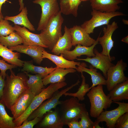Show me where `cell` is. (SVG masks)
I'll list each match as a JSON object with an SVG mask.
<instances>
[{
    "mask_svg": "<svg viewBox=\"0 0 128 128\" xmlns=\"http://www.w3.org/2000/svg\"><path fill=\"white\" fill-rule=\"evenodd\" d=\"M10 75L6 74L3 95L0 101L8 109L11 106L19 97L28 88L26 76L22 74L16 75L12 70Z\"/></svg>",
    "mask_w": 128,
    "mask_h": 128,
    "instance_id": "6da1fadb",
    "label": "cell"
},
{
    "mask_svg": "<svg viewBox=\"0 0 128 128\" xmlns=\"http://www.w3.org/2000/svg\"><path fill=\"white\" fill-rule=\"evenodd\" d=\"M67 85L64 81L50 84L44 88L39 94L35 96L27 109L18 117L14 119L15 128L20 126L23 122L26 120L29 115L38 108L46 100L50 97L54 93Z\"/></svg>",
    "mask_w": 128,
    "mask_h": 128,
    "instance_id": "7a4b0ae2",
    "label": "cell"
},
{
    "mask_svg": "<svg viewBox=\"0 0 128 128\" xmlns=\"http://www.w3.org/2000/svg\"><path fill=\"white\" fill-rule=\"evenodd\" d=\"M60 11L41 30L40 35L42 41L47 47L51 50L62 36L61 28L64 19Z\"/></svg>",
    "mask_w": 128,
    "mask_h": 128,
    "instance_id": "3957f363",
    "label": "cell"
},
{
    "mask_svg": "<svg viewBox=\"0 0 128 128\" xmlns=\"http://www.w3.org/2000/svg\"><path fill=\"white\" fill-rule=\"evenodd\" d=\"M87 94L90 103V115L96 118L110 107L113 101L104 92L103 85H99L91 88Z\"/></svg>",
    "mask_w": 128,
    "mask_h": 128,
    "instance_id": "277c9868",
    "label": "cell"
},
{
    "mask_svg": "<svg viewBox=\"0 0 128 128\" xmlns=\"http://www.w3.org/2000/svg\"><path fill=\"white\" fill-rule=\"evenodd\" d=\"M76 98L73 97L60 101L58 109L60 116L64 125L80 119L82 112L86 109L85 104L81 103Z\"/></svg>",
    "mask_w": 128,
    "mask_h": 128,
    "instance_id": "5b68a950",
    "label": "cell"
},
{
    "mask_svg": "<svg viewBox=\"0 0 128 128\" xmlns=\"http://www.w3.org/2000/svg\"><path fill=\"white\" fill-rule=\"evenodd\" d=\"M92 9L91 12L92 16L91 18L84 22L81 26L89 34L93 33L96 28L109 24L110 20L112 18L126 15L123 13L117 11L106 12Z\"/></svg>",
    "mask_w": 128,
    "mask_h": 128,
    "instance_id": "8992f818",
    "label": "cell"
},
{
    "mask_svg": "<svg viewBox=\"0 0 128 128\" xmlns=\"http://www.w3.org/2000/svg\"><path fill=\"white\" fill-rule=\"evenodd\" d=\"M80 82L78 80L76 83L60 91L58 90L56 91L50 97L44 101L32 113L26 120L28 121L31 120L37 117L42 118L45 114L56 108L58 105L60 103V101L59 100V99L65 93L78 85Z\"/></svg>",
    "mask_w": 128,
    "mask_h": 128,
    "instance_id": "52a82bcc",
    "label": "cell"
},
{
    "mask_svg": "<svg viewBox=\"0 0 128 128\" xmlns=\"http://www.w3.org/2000/svg\"><path fill=\"white\" fill-rule=\"evenodd\" d=\"M33 2L41 7V13L37 29L38 31H41L59 13V6L57 0H34Z\"/></svg>",
    "mask_w": 128,
    "mask_h": 128,
    "instance_id": "ba28073f",
    "label": "cell"
},
{
    "mask_svg": "<svg viewBox=\"0 0 128 128\" xmlns=\"http://www.w3.org/2000/svg\"><path fill=\"white\" fill-rule=\"evenodd\" d=\"M127 67V64L121 59L109 68L107 72L106 85L108 91H110L117 84L128 80L124 73Z\"/></svg>",
    "mask_w": 128,
    "mask_h": 128,
    "instance_id": "9c48e42d",
    "label": "cell"
},
{
    "mask_svg": "<svg viewBox=\"0 0 128 128\" xmlns=\"http://www.w3.org/2000/svg\"><path fill=\"white\" fill-rule=\"evenodd\" d=\"M95 55L92 57H87L86 58H77L78 60H82L87 62L94 68L99 69L102 72L105 78H107V72L109 68L114 65L111 62L114 60V56H109L100 53L96 48L93 49Z\"/></svg>",
    "mask_w": 128,
    "mask_h": 128,
    "instance_id": "30bf717a",
    "label": "cell"
},
{
    "mask_svg": "<svg viewBox=\"0 0 128 128\" xmlns=\"http://www.w3.org/2000/svg\"><path fill=\"white\" fill-rule=\"evenodd\" d=\"M113 102L118 104V106L112 110L104 111L96 118V120L99 123L105 122L108 128H115L117 119L122 115L128 112V103L113 101Z\"/></svg>",
    "mask_w": 128,
    "mask_h": 128,
    "instance_id": "8fae6325",
    "label": "cell"
},
{
    "mask_svg": "<svg viewBox=\"0 0 128 128\" xmlns=\"http://www.w3.org/2000/svg\"><path fill=\"white\" fill-rule=\"evenodd\" d=\"M35 96L28 88L19 97L10 109L14 119L18 118L24 112Z\"/></svg>",
    "mask_w": 128,
    "mask_h": 128,
    "instance_id": "7c38bea8",
    "label": "cell"
},
{
    "mask_svg": "<svg viewBox=\"0 0 128 128\" xmlns=\"http://www.w3.org/2000/svg\"><path fill=\"white\" fill-rule=\"evenodd\" d=\"M118 28V24L113 21L111 24L107 25L103 29V36L100 37L98 39L99 43L100 44L102 48L101 54L110 56V51L114 46V41L113 40L112 36L114 32Z\"/></svg>",
    "mask_w": 128,
    "mask_h": 128,
    "instance_id": "4fadbf2b",
    "label": "cell"
},
{
    "mask_svg": "<svg viewBox=\"0 0 128 128\" xmlns=\"http://www.w3.org/2000/svg\"><path fill=\"white\" fill-rule=\"evenodd\" d=\"M69 30L72 37V46L80 44L89 47L96 40L91 37L81 26H74Z\"/></svg>",
    "mask_w": 128,
    "mask_h": 128,
    "instance_id": "5bb4252c",
    "label": "cell"
},
{
    "mask_svg": "<svg viewBox=\"0 0 128 128\" xmlns=\"http://www.w3.org/2000/svg\"><path fill=\"white\" fill-rule=\"evenodd\" d=\"M47 112L38 124L37 128H63L64 124L59 113L58 109L55 108Z\"/></svg>",
    "mask_w": 128,
    "mask_h": 128,
    "instance_id": "9a60e30c",
    "label": "cell"
},
{
    "mask_svg": "<svg viewBox=\"0 0 128 128\" xmlns=\"http://www.w3.org/2000/svg\"><path fill=\"white\" fill-rule=\"evenodd\" d=\"M100 33L95 42L91 46L87 47L80 44L76 46L74 49L71 51H65L60 55L65 59L71 61L77 59L78 57L83 55H86L88 57H91L95 56L93 52V49L95 46L99 43L98 39Z\"/></svg>",
    "mask_w": 128,
    "mask_h": 128,
    "instance_id": "2e32d148",
    "label": "cell"
},
{
    "mask_svg": "<svg viewBox=\"0 0 128 128\" xmlns=\"http://www.w3.org/2000/svg\"><path fill=\"white\" fill-rule=\"evenodd\" d=\"M44 48L40 46L18 45L9 48L12 51H16L27 54L31 57L37 63L40 64L43 60L42 53Z\"/></svg>",
    "mask_w": 128,
    "mask_h": 128,
    "instance_id": "e0dca14e",
    "label": "cell"
},
{
    "mask_svg": "<svg viewBox=\"0 0 128 128\" xmlns=\"http://www.w3.org/2000/svg\"><path fill=\"white\" fill-rule=\"evenodd\" d=\"M13 27L15 31L22 38L23 45L40 46L47 48L43 43L39 34L32 33L24 27L14 24Z\"/></svg>",
    "mask_w": 128,
    "mask_h": 128,
    "instance_id": "ac0fdd59",
    "label": "cell"
},
{
    "mask_svg": "<svg viewBox=\"0 0 128 128\" xmlns=\"http://www.w3.org/2000/svg\"><path fill=\"white\" fill-rule=\"evenodd\" d=\"M92 9L101 12H110L117 11L120 8L119 5L122 0H89Z\"/></svg>",
    "mask_w": 128,
    "mask_h": 128,
    "instance_id": "d6986e66",
    "label": "cell"
},
{
    "mask_svg": "<svg viewBox=\"0 0 128 128\" xmlns=\"http://www.w3.org/2000/svg\"><path fill=\"white\" fill-rule=\"evenodd\" d=\"M64 31V35L59 38L51 50L54 55H59L64 51L70 50L72 47V38L69 28L65 26Z\"/></svg>",
    "mask_w": 128,
    "mask_h": 128,
    "instance_id": "ffe728a7",
    "label": "cell"
},
{
    "mask_svg": "<svg viewBox=\"0 0 128 128\" xmlns=\"http://www.w3.org/2000/svg\"><path fill=\"white\" fill-rule=\"evenodd\" d=\"M87 67L86 63H82L78 66L76 70L79 72H85L90 75L92 83L90 89L99 85H106V80L101 73L97 72V69L91 65L89 66V69L86 68Z\"/></svg>",
    "mask_w": 128,
    "mask_h": 128,
    "instance_id": "44dd1931",
    "label": "cell"
},
{
    "mask_svg": "<svg viewBox=\"0 0 128 128\" xmlns=\"http://www.w3.org/2000/svg\"><path fill=\"white\" fill-rule=\"evenodd\" d=\"M42 58H47L52 61L56 65L57 68L63 69L73 68L76 69L80 64L79 62L68 60L61 55L59 56L48 53L45 50L42 53Z\"/></svg>",
    "mask_w": 128,
    "mask_h": 128,
    "instance_id": "7402d4cb",
    "label": "cell"
},
{
    "mask_svg": "<svg viewBox=\"0 0 128 128\" xmlns=\"http://www.w3.org/2000/svg\"><path fill=\"white\" fill-rule=\"evenodd\" d=\"M76 71L73 68L64 69L57 68L50 73L42 78L44 86L49 84L56 83L64 81L65 76L69 73H73Z\"/></svg>",
    "mask_w": 128,
    "mask_h": 128,
    "instance_id": "603a6c76",
    "label": "cell"
},
{
    "mask_svg": "<svg viewBox=\"0 0 128 128\" xmlns=\"http://www.w3.org/2000/svg\"><path fill=\"white\" fill-rule=\"evenodd\" d=\"M107 95L113 101L128 100V80L115 86Z\"/></svg>",
    "mask_w": 128,
    "mask_h": 128,
    "instance_id": "cb8c5ba5",
    "label": "cell"
},
{
    "mask_svg": "<svg viewBox=\"0 0 128 128\" xmlns=\"http://www.w3.org/2000/svg\"><path fill=\"white\" fill-rule=\"evenodd\" d=\"M20 53L14 52L0 44V56L8 63L19 67H23L24 61L19 59Z\"/></svg>",
    "mask_w": 128,
    "mask_h": 128,
    "instance_id": "d4e9b609",
    "label": "cell"
},
{
    "mask_svg": "<svg viewBox=\"0 0 128 128\" xmlns=\"http://www.w3.org/2000/svg\"><path fill=\"white\" fill-rule=\"evenodd\" d=\"M27 7H25L17 15L12 16H6L4 19L12 21L15 24L23 26L31 31H35L34 27L27 17Z\"/></svg>",
    "mask_w": 128,
    "mask_h": 128,
    "instance_id": "484cf974",
    "label": "cell"
},
{
    "mask_svg": "<svg viewBox=\"0 0 128 128\" xmlns=\"http://www.w3.org/2000/svg\"><path fill=\"white\" fill-rule=\"evenodd\" d=\"M60 11L61 13L67 15L77 16L78 9L81 1L80 0H59Z\"/></svg>",
    "mask_w": 128,
    "mask_h": 128,
    "instance_id": "4316f807",
    "label": "cell"
},
{
    "mask_svg": "<svg viewBox=\"0 0 128 128\" xmlns=\"http://www.w3.org/2000/svg\"><path fill=\"white\" fill-rule=\"evenodd\" d=\"M24 72L29 77L27 81L28 88L35 96L38 95L44 88L42 76L38 74L32 75Z\"/></svg>",
    "mask_w": 128,
    "mask_h": 128,
    "instance_id": "83f0119b",
    "label": "cell"
},
{
    "mask_svg": "<svg viewBox=\"0 0 128 128\" xmlns=\"http://www.w3.org/2000/svg\"><path fill=\"white\" fill-rule=\"evenodd\" d=\"M22 71L28 73H31L41 75L42 78H44L53 70L56 67L50 68L43 67L35 65L30 61H24Z\"/></svg>",
    "mask_w": 128,
    "mask_h": 128,
    "instance_id": "f1b7e54d",
    "label": "cell"
},
{
    "mask_svg": "<svg viewBox=\"0 0 128 128\" xmlns=\"http://www.w3.org/2000/svg\"><path fill=\"white\" fill-rule=\"evenodd\" d=\"M23 39L16 32L6 36H0V44L9 48L16 46L23 43Z\"/></svg>",
    "mask_w": 128,
    "mask_h": 128,
    "instance_id": "f546056e",
    "label": "cell"
},
{
    "mask_svg": "<svg viewBox=\"0 0 128 128\" xmlns=\"http://www.w3.org/2000/svg\"><path fill=\"white\" fill-rule=\"evenodd\" d=\"M5 106L0 101V128H15L14 118L8 114Z\"/></svg>",
    "mask_w": 128,
    "mask_h": 128,
    "instance_id": "4dcf8cb0",
    "label": "cell"
},
{
    "mask_svg": "<svg viewBox=\"0 0 128 128\" xmlns=\"http://www.w3.org/2000/svg\"><path fill=\"white\" fill-rule=\"evenodd\" d=\"M82 82L78 91L74 93H65L64 95L65 96H69L76 98L79 101H82L85 99L84 96L91 89L89 84L86 83L85 78L81 72Z\"/></svg>",
    "mask_w": 128,
    "mask_h": 128,
    "instance_id": "1f68e13d",
    "label": "cell"
},
{
    "mask_svg": "<svg viewBox=\"0 0 128 128\" xmlns=\"http://www.w3.org/2000/svg\"><path fill=\"white\" fill-rule=\"evenodd\" d=\"M79 121L81 128H101L99 125V123L96 120L94 122L90 119L87 109L82 113Z\"/></svg>",
    "mask_w": 128,
    "mask_h": 128,
    "instance_id": "d6a6232c",
    "label": "cell"
},
{
    "mask_svg": "<svg viewBox=\"0 0 128 128\" xmlns=\"http://www.w3.org/2000/svg\"><path fill=\"white\" fill-rule=\"evenodd\" d=\"M15 31L8 20L3 19L0 21V36H7Z\"/></svg>",
    "mask_w": 128,
    "mask_h": 128,
    "instance_id": "836d02e7",
    "label": "cell"
},
{
    "mask_svg": "<svg viewBox=\"0 0 128 128\" xmlns=\"http://www.w3.org/2000/svg\"><path fill=\"white\" fill-rule=\"evenodd\" d=\"M116 128H128V112L120 116L116 120L115 126Z\"/></svg>",
    "mask_w": 128,
    "mask_h": 128,
    "instance_id": "e575fe53",
    "label": "cell"
},
{
    "mask_svg": "<svg viewBox=\"0 0 128 128\" xmlns=\"http://www.w3.org/2000/svg\"><path fill=\"white\" fill-rule=\"evenodd\" d=\"M16 67L15 65L7 64L5 62V61L1 59L0 58V70L1 71L0 74L4 79L5 80V78L6 74V72L7 70H12Z\"/></svg>",
    "mask_w": 128,
    "mask_h": 128,
    "instance_id": "d590c367",
    "label": "cell"
},
{
    "mask_svg": "<svg viewBox=\"0 0 128 128\" xmlns=\"http://www.w3.org/2000/svg\"><path fill=\"white\" fill-rule=\"evenodd\" d=\"M41 119L37 117L31 120L28 121L26 120L20 126L16 128H32L40 121Z\"/></svg>",
    "mask_w": 128,
    "mask_h": 128,
    "instance_id": "8d00e7d4",
    "label": "cell"
},
{
    "mask_svg": "<svg viewBox=\"0 0 128 128\" xmlns=\"http://www.w3.org/2000/svg\"><path fill=\"white\" fill-rule=\"evenodd\" d=\"M69 128H81L79 122L74 120L68 123L67 124Z\"/></svg>",
    "mask_w": 128,
    "mask_h": 128,
    "instance_id": "74e56055",
    "label": "cell"
},
{
    "mask_svg": "<svg viewBox=\"0 0 128 128\" xmlns=\"http://www.w3.org/2000/svg\"><path fill=\"white\" fill-rule=\"evenodd\" d=\"M5 83V80L3 79L0 74V100L2 96Z\"/></svg>",
    "mask_w": 128,
    "mask_h": 128,
    "instance_id": "f35d334b",
    "label": "cell"
},
{
    "mask_svg": "<svg viewBox=\"0 0 128 128\" xmlns=\"http://www.w3.org/2000/svg\"><path fill=\"white\" fill-rule=\"evenodd\" d=\"M20 8L19 11H21L22 9L24 7V4L23 2V0H18Z\"/></svg>",
    "mask_w": 128,
    "mask_h": 128,
    "instance_id": "ab89813d",
    "label": "cell"
},
{
    "mask_svg": "<svg viewBox=\"0 0 128 128\" xmlns=\"http://www.w3.org/2000/svg\"><path fill=\"white\" fill-rule=\"evenodd\" d=\"M6 1L10 2L7 0H0V13L1 14H2L1 10L2 5L3 4L5 3Z\"/></svg>",
    "mask_w": 128,
    "mask_h": 128,
    "instance_id": "60d3db41",
    "label": "cell"
},
{
    "mask_svg": "<svg viewBox=\"0 0 128 128\" xmlns=\"http://www.w3.org/2000/svg\"><path fill=\"white\" fill-rule=\"evenodd\" d=\"M121 41L122 42L125 43L127 44L128 43V35L126 37L123 38Z\"/></svg>",
    "mask_w": 128,
    "mask_h": 128,
    "instance_id": "b9f144b4",
    "label": "cell"
},
{
    "mask_svg": "<svg viewBox=\"0 0 128 128\" xmlns=\"http://www.w3.org/2000/svg\"><path fill=\"white\" fill-rule=\"evenodd\" d=\"M122 21L123 23L125 24L128 25V21L127 20H125L124 19H122Z\"/></svg>",
    "mask_w": 128,
    "mask_h": 128,
    "instance_id": "7bdbcfd3",
    "label": "cell"
},
{
    "mask_svg": "<svg viewBox=\"0 0 128 128\" xmlns=\"http://www.w3.org/2000/svg\"><path fill=\"white\" fill-rule=\"evenodd\" d=\"M3 15H2V14L0 13V21L3 19Z\"/></svg>",
    "mask_w": 128,
    "mask_h": 128,
    "instance_id": "ee69618b",
    "label": "cell"
},
{
    "mask_svg": "<svg viewBox=\"0 0 128 128\" xmlns=\"http://www.w3.org/2000/svg\"><path fill=\"white\" fill-rule=\"evenodd\" d=\"M81 1H86L88 0H80Z\"/></svg>",
    "mask_w": 128,
    "mask_h": 128,
    "instance_id": "f6af8a7d",
    "label": "cell"
}]
</instances>
